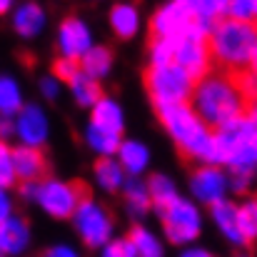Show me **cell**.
<instances>
[{
    "label": "cell",
    "instance_id": "cell-41",
    "mask_svg": "<svg viewBox=\"0 0 257 257\" xmlns=\"http://www.w3.org/2000/svg\"><path fill=\"white\" fill-rule=\"evenodd\" d=\"M15 138V122H13V117H3L0 115V140L3 143H10Z\"/></svg>",
    "mask_w": 257,
    "mask_h": 257
},
{
    "label": "cell",
    "instance_id": "cell-45",
    "mask_svg": "<svg viewBox=\"0 0 257 257\" xmlns=\"http://www.w3.org/2000/svg\"><path fill=\"white\" fill-rule=\"evenodd\" d=\"M13 8H15V3H10V0H0V15H10Z\"/></svg>",
    "mask_w": 257,
    "mask_h": 257
},
{
    "label": "cell",
    "instance_id": "cell-9",
    "mask_svg": "<svg viewBox=\"0 0 257 257\" xmlns=\"http://www.w3.org/2000/svg\"><path fill=\"white\" fill-rule=\"evenodd\" d=\"M210 30L192 23L177 40H175V65L182 68L195 83L212 73V55H210Z\"/></svg>",
    "mask_w": 257,
    "mask_h": 257
},
{
    "label": "cell",
    "instance_id": "cell-1",
    "mask_svg": "<svg viewBox=\"0 0 257 257\" xmlns=\"http://www.w3.org/2000/svg\"><path fill=\"white\" fill-rule=\"evenodd\" d=\"M250 92L245 90L242 78L230 75V73H210L202 80L195 83L190 107L200 115V120L217 130L247 112L250 105Z\"/></svg>",
    "mask_w": 257,
    "mask_h": 257
},
{
    "label": "cell",
    "instance_id": "cell-38",
    "mask_svg": "<svg viewBox=\"0 0 257 257\" xmlns=\"http://www.w3.org/2000/svg\"><path fill=\"white\" fill-rule=\"evenodd\" d=\"M13 215H15V195H13V190L0 187V225L5 220H10Z\"/></svg>",
    "mask_w": 257,
    "mask_h": 257
},
{
    "label": "cell",
    "instance_id": "cell-19",
    "mask_svg": "<svg viewBox=\"0 0 257 257\" xmlns=\"http://www.w3.org/2000/svg\"><path fill=\"white\" fill-rule=\"evenodd\" d=\"M13 163H15V175L18 182H40L48 177V158L43 150L33 148H13Z\"/></svg>",
    "mask_w": 257,
    "mask_h": 257
},
{
    "label": "cell",
    "instance_id": "cell-3",
    "mask_svg": "<svg viewBox=\"0 0 257 257\" xmlns=\"http://www.w3.org/2000/svg\"><path fill=\"white\" fill-rule=\"evenodd\" d=\"M207 43L212 63L220 65L222 73L227 70L230 75H245L257 53V28L255 23H237L225 18L210 30Z\"/></svg>",
    "mask_w": 257,
    "mask_h": 257
},
{
    "label": "cell",
    "instance_id": "cell-14",
    "mask_svg": "<svg viewBox=\"0 0 257 257\" xmlns=\"http://www.w3.org/2000/svg\"><path fill=\"white\" fill-rule=\"evenodd\" d=\"M48 23H50L48 10L35 0L18 3L10 13V28L20 40H38L48 30Z\"/></svg>",
    "mask_w": 257,
    "mask_h": 257
},
{
    "label": "cell",
    "instance_id": "cell-44",
    "mask_svg": "<svg viewBox=\"0 0 257 257\" xmlns=\"http://www.w3.org/2000/svg\"><path fill=\"white\" fill-rule=\"evenodd\" d=\"M240 78H242V83H245V90L250 92V97H252V95L257 97V78H252L250 73H247V78H245V75H240Z\"/></svg>",
    "mask_w": 257,
    "mask_h": 257
},
{
    "label": "cell",
    "instance_id": "cell-28",
    "mask_svg": "<svg viewBox=\"0 0 257 257\" xmlns=\"http://www.w3.org/2000/svg\"><path fill=\"white\" fill-rule=\"evenodd\" d=\"M145 180H148V190H150L155 210L168 207L170 202H175L180 197V187H177V182L172 180L168 172H150Z\"/></svg>",
    "mask_w": 257,
    "mask_h": 257
},
{
    "label": "cell",
    "instance_id": "cell-30",
    "mask_svg": "<svg viewBox=\"0 0 257 257\" xmlns=\"http://www.w3.org/2000/svg\"><path fill=\"white\" fill-rule=\"evenodd\" d=\"M237 222H240V232L245 235L247 242L257 240V197L247 195L237 202Z\"/></svg>",
    "mask_w": 257,
    "mask_h": 257
},
{
    "label": "cell",
    "instance_id": "cell-7",
    "mask_svg": "<svg viewBox=\"0 0 257 257\" xmlns=\"http://www.w3.org/2000/svg\"><path fill=\"white\" fill-rule=\"evenodd\" d=\"M85 200V190L80 182L75 180H63V177H45L38 182V192H35V205L40 207V212H45V217L50 220H73L78 205Z\"/></svg>",
    "mask_w": 257,
    "mask_h": 257
},
{
    "label": "cell",
    "instance_id": "cell-42",
    "mask_svg": "<svg viewBox=\"0 0 257 257\" xmlns=\"http://www.w3.org/2000/svg\"><path fill=\"white\" fill-rule=\"evenodd\" d=\"M177 257H215L212 255V250H207V247H202V245H190V247H182Z\"/></svg>",
    "mask_w": 257,
    "mask_h": 257
},
{
    "label": "cell",
    "instance_id": "cell-6",
    "mask_svg": "<svg viewBox=\"0 0 257 257\" xmlns=\"http://www.w3.org/2000/svg\"><path fill=\"white\" fill-rule=\"evenodd\" d=\"M145 90H148L155 110H168V107H177V105H190L195 80L182 68L170 63V65L148 68Z\"/></svg>",
    "mask_w": 257,
    "mask_h": 257
},
{
    "label": "cell",
    "instance_id": "cell-22",
    "mask_svg": "<svg viewBox=\"0 0 257 257\" xmlns=\"http://www.w3.org/2000/svg\"><path fill=\"white\" fill-rule=\"evenodd\" d=\"M127 182V175L120 168V163L115 158H102V160H95L92 165V185L105 192V195H117L122 192Z\"/></svg>",
    "mask_w": 257,
    "mask_h": 257
},
{
    "label": "cell",
    "instance_id": "cell-24",
    "mask_svg": "<svg viewBox=\"0 0 257 257\" xmlns=\"http://www.w3.org/2000/svg\"><path fill=\"white\" fill-rule=\"evenodd\" d=\"M78 65H80V73H85L87 78L102 83L105 78H110V73L115 68V55H112V50L107 45H97L95 43L83 55V60Z\"/></svg>",
    "mask_w": 257,
    "mask_h": 257
},
{
    "label": "cell",
    "instance_id": "cell-26",
    "mask_svg": "<svg viewBox=\"0 0 257 257\" xmlns=\"http://www.w3.org/2000/svg\"><path fill=\"white\" fill-rule=\"evenodd\" d=\"M25 90L23 83L13 73H0V115L3 117H15L23 105H25Z\"/></svg>",
    "mask_w": 257,
    "mask_h": 257
},
{
    "label": "cell",
    "instance_id": "cell-13",
    "mask_svg": "<svg viewBox=\"0 0 257 257\" xmlns=\"http://www.w3.org/2000/svg\"><path fill=\"white\" fill-rule=\"evenodd\" d=\"M190 25H192L190 0H168L158 5L150 18L153 38H163V40H177Z\"/></svg>",
    "mask_w": 257,
    "mask_h": 257
},
{
    "label": "cell",
    "instance_id": "cell-23",
    "mask_svg": "<svg viewBox=\"0 0 257 257\" xmlns=\"http://www.w3.org/2000/svg\"><path fill=\"white\" fill-rule=\"evenodd\" d=\"M83 143H85V148L90 153H95L97 160H102V158H115L117 155L120 143H122V135L87 122L85 127H83Z\"/></svg>",
    "mask_w": 257,
    "mask_h": 257
},
{
    "label": "cell",
    "instance_id": "cell-15",
    "mask_svg": "<svg viewBox=\"0 0 257 257\" xmlns=\"http://www.w3.org/2000/svg\"><path fill=\"white\" fill-rule=\"evenodd\" d=\"M33 245V227L23 215H13L0 225V257H20Z\"/></svg>",
    "mask_w": 257,
    "mask_h": 257
},
{
    "label": "cell",
    "instance_id": "cell-20",
    "mask_svg": "<svg viewBox=\"0 0 257 257\" xmlns=\"http://www.w3.org/2000/svg\"><path fill=\"white\" fill-rule=\"evenodd\" d=\"M87 122H92V125H97V127H105V130H112V133L122 135V133H125V122H127V117H125V107H122V102H120L117 97H112V95H102V97L92 105V110H90V120H87Z\"/></svg>",
    "mask_w": 257,
    "mask_h": 257
},
{
    "label": "cell",
    "instance_id": "cell-34",
    "mask_svg": "<svg viewBox=\"0 0 257 257\" xmlns=\"http://www.w3.org/2000/svg\"><path fill=\"white\" fill-rule=\"evenodd\" d=\"M63 83L53 75V73H45L38 78V95L45 100V102H58L60 95H63Z\"/></svg>",
    "mask_w": 257,
    "mask_h": 257
},
{
    "label": "cell",
    "instance_id": "cell-8",
    "mask_svg": "<svg viewBox=\"0 0 257 257\" xmlns=\"http://www.w3.org/2000/svg\"><path fill=\"white\" fill-rule=\"evenodd\" d=\"M73 230L78 240L85 245L87 250H102L112 237H115V217L112 212L95 197L85 195V200L78 205L73 215Z\"/></svg>",
    "mask_w": 257,
    "mask_h": 257
},
{
    "label": "cell",
    "instance_id": "cell-12",
    "mask_svg": "<svg viewBox=\"0 0 257 257\" xmlns=\"http://www.w3.org/2000/svg\"><path fill=\"white\" fill-rule=\"evenodd\" d=\"M13 122H15V140L20 148L43 150L48 145L53 122H50L48 110L40 102H25L23 110L13 117Z\"/></svg>",
    "mask_w": 257,
    "mask_h": 257
},
{
    "label": "cell",
    "instance_id": "cell-35",
    "mask_svg": "<svg viewBox=\"0 0 257 257\" xmlns=\"http://www.w3.org/2000/svg\"><path fill=\"white\" fill-rule=\"evenodd\" d=\"M100 257H138L135 255V250H133V242L127 240V235L125 237H112L102 250H100Z\"/></svg>",
    "mask_w": 257,
    "mask_h": 257
},
{
    "label": "cell",
    "instance_id": "cell-33",
    "mask_svg": "<svg viewBox=\"0 0 257 257\" xmlns=\"http://www.w3.org/2000/svg\"><path fill=\"white\" fill-rule=\"evenodd\" d=\"M257 0H227V18L237 23H252L255 20Z\"/></svg>",
    "mask_w": 257,
    "mask_h": 257
},
{
    "label": "cell",
    "instance_id": "cell-4",
    "mask_svg": "<svg viewBox=\"0 0 257 257\" xmlns=\"http://www.w3.org/2000/svg\"><path fill=\"white\" fill-rule=\"evenodd\" d=\"M217 160L225 170L257 172V135L250 120L242 115L215 130Z\"/></svg>",
    "mask_w": 257,
    "mask_h": 257
},
{
    "label": "cell",
    "instance_id": "cell-46",
    "mask_svg": "<svg viewBox=\"0 0 257 257\" xmlns=\"http://www.w3.org/2000/svg\"><path fill=\"white\" fill-rule=\"evenodd\" d=\"M250 75L257 78V53H255V58H252V65H250Z\"/></svg>",
    "mask_w": 257,
    "mask_h": 257
},
{
    "label": "cell",
    "instance_id": "cell-37",
    "mask_svg": "<svg viewBox=\"0 0 257 257\" xmlns=\"http://www.w3.org/2000/svg\"><path fill=\"white\" fill-rule=\"evenodd\" d=\"M78 70H80V65H78V63H73V60H63V58H55V63H53V70H50V73H53L63 85H68Z\"/></svg>",
    "mask_w": 257,
    "mask_h": 257
},
{
    "label": "cell",
    "instance_id": "cell-31",
    "mask_svg": "<svg viewBox=\"0 0 257 257\" xmlns=\"http://www.w3.org/2000/svg\"><path fill=\"white\" fill-rule=\"evenodd\" d=\"M0 187L13 190L18 187V175H15V163H13V145L0 140Z\"/></svg>",
    "mask_w": 257,
    "mask_h": 257
},
{
    "label": "cell",
    "instance_id": "cell-32",
    "mask_svg": "<svg viewBox=\"0 0 257 257\" xmlns=\"http://www.w3.org/2000/svg\"><path fill=\"white\" fill-rule=\"evenodd\" d=\"M148 58H150V68L170 65L172 60H175V40L153 38L150 40V48H148Z\"/></svg>",
    "mask_w": 257,
    "mask_h": 257
},
{
    "label": "cell",
    "instance_id": "cell-39",
    "mask_svg": "<svg viewBox=\"0 0 257 257\" xmlns=\"http://www.w3.org/2000/svg\"><path fill=\"white\" fill-rule=\"evenodd\" d=\"M43 257H83V255H80V250H78L75 245H70V242H55V245H50V247L45 250Z\"/></svg>",
    "mask_w": 257,
    "mask_h": 257
},
{
    "label": "cell",
    "instance_id": "cell-36",
    "mask_svg": "<svg viewBox=\"0 0 257 257\" xmlns=\"http://www.w3.org/2000/svg\"><path fill=\"white\" fill-rule=\"evenodd\" d=\"M227 177H230V192H237L242 197H245V192H250L252 180H255L252 172H240V170H227Z\"/></svg>",
    "mask_w": 257,
    "mask_h": 257
},
{
    "label": "cell",
    "instance_id": "cell-10",
    "mask_svg": "<svg viewBox=\"0 0 257 257\" xmlns=\"http://www.w3.org/2000/svg\"><path fill=\"white\" fill-rule=\"evenodd\" d=\"M187 197L200 207H215L230 200V177L222 165H197L187 177Z\"/></svg>",
    "mask_w": 257,
    "mask_h": 257
},
{
    "label": "cell",
    "instance_id": "cell-43",
    "mask_svg": "<svg viewBox=\"0 0 257 257\" xmlns=\"http://www.w3.org/2000/svg\"><path fill=\"white\" fill-rule=\"evenodd\" d=\"M245 117L250 120V125H252V130H255L257 135V97L250 100V105H247V112H245Z\"/></svg>",
    "mask_w": 257,
    "mask_h": 257
},
{
    "label": "cell",
    "instance_id": "cell-40",
    "mask_svg": "<svg viewBox=\"0 0 257 257\" xmlns=\"http://www.w3.org/2000/svg\"><path fill=\"white\" fill-rule=\"evenodd\" d=\"M35 192H38V182H18V197L25 202H35Z\"/></svg>",
    "mask_w": 257,
    "mask_h": 257
},
{
    "label": "cell",
    "instance_id": "cell-17",
    "mask_svg": "<svg viewBox=\"0 0 257 257\" xmlns=\"http://www.w3.org/2000/svg\"><path fill=\"white\" fill-rule=\"evenodd\" d=\"M115 160L120 163V168L125 170L127 177H145V172H150L153 150L148 143H143L138 138H122Z\"/></svg>",
    "mask_w": 257,
    "mask_h": 257
},
{
    "label": "cell",
    "instance_id": "cell-47",
    "mask_svg": "<svg viewBox=\"0 0 257 257\" xmlns=\"http://www.w3.org/2000/svg\"><path fill=\"white\" fill-rule=\"evenodd\" d=\"M237 257H252V255H250V252H240Z\"/></svg>",
    "mask_w": 257,
    "mask_h": 257
},
{
    "label": "cell",
    "instance_id": "cell-16",
    "mask_svg": "<svg viewBox=\"0 0 257 257\" xmlns=\"http://www.w3.org/2000/svg\"><path fill=\"white\" fill-rule=\"evenodd\" d=\"M210 212V222L215 225V230L222 235V240L237 250H245L250 242L245 240V235L240 232V222H237V202L225 200L215 207L207 210Z\"/></svg>",
    "mask_w": 257,
    "mask_h": 257
},
{
    "label": "cell",
    "instance_id": "cell-27",
    "mask_svg": "<svg viewBox=\"0 0 257 257\" xmlns=\"http://www.w3.org/2000/svg\"><path fill=\"white\" fill-rule=\"evenodd\" d=\"M68 92H70V97H73V102L78 105V107H83V110H92V105L105 95L102 92V85L97 83V80H92V78H87L85 73H75L73 75V80L68 83Z\"/></svg>",
    "mask_w": 257,
    "mask_h": 257
},
{
    "label": "cell",
    "instance_id": "cell-18",
    "mask_svg": "<svg viewBox=\"0 0 257 257\" xmlns=\"http://www.w3.org/2000/svg\"><path fill=\"white\" fill-rule=\"evenodd\" d=\"M107 25L117 40H133L143 30V13L135 3H115L107 13Z\"/></svg>",
    "mask_w": 257,
    "mask_h": 257
},
{
    "label": "cell",
    "instance_id": "cell-5",
    "mask_svg": "<svg viewBox=\"0 0 257 257\" xmlns=\"http://www.w3.org/2000/svg\"><path fill=\"white\" fill-rule=\"evenodd\" d=\"M158 217H160V227L165 232V242H170L180 250L197 245V240L205 230V212L187 195H180L168 207L158 210Z\"/></svg>",
    "mask_w": 257,
    "mask_h": 257
},
{
    "label": "cell",
    "instance_id": "cell-2",
    "mask_svg": "<svg viewBox=\"0 0 257 257\" xmlns=\"http://www.w3.org/2000/svg\"><path fill=\"white\" fill-rule=\"evenodd\" d=\"M158 117H160V125L168 133V138L187 160H192L197 165H220L215 130L207 127L190 105L158 110Z\"/></svg>",
    "mask_w": 257,
    "mask_h": 257
},
{
    "label": "cell",
    "instance_id": "cell-11",
    "mask_svg": "<svg viewBox=\"0 0 257 257\" xmlns=\"http://www.w3.org/2000/svg\"><path fill=\"white\" fill-rule=\"evenodd\" d=\"M95 45L92 25L83 15H65L55 28V50L58 58L80 63L83 55Z\"/></svg>",
    "mask_w": 257,
    "mask_h": 257
},
{
    "label": "cell",
    "instance_id": "cell-21",
    "mask_svg": "<svg viewBox=\"0 0 257 257\" xmlns=\"http://www.w3.org/2000/svg\"><path fill=\"white\" fill-rule=\"evenodd\" d=\"M122 205L127 210V215L133 220H145L155 207H153V197H150V190H148V180L145 177H127L125 187H122Z\"/></svg>",
    "mask_w": 257,
    "mask_h": 257
},
{
    "label": "cell",
    "instance_id": "cell-25",
    "mask_svg": "<svg viewBox=\"0 0 257 257\" xmlns=\"http://www.w3.org/2000/svg\"><path fill=\"white\" fill-rule=\"evenodd\" d=\"M127 240L133 242V250L138 257H168L165 240L145 222H135L133 230L127 232Z\"/></svg>",
    "mask_w": 257,
    "mask_h": 257
},
{
    "label": "cell",
    "instance_id": "cell-29",
    "mask_svg": "<svg viewBox=\"0 0 257 257\" xmlns=\"http://www.w3.org/2000/svg\"><path fill=\"white\" fill-rule=\"evenodd\" d=\"M192 23L205 30H212L220 20L227 18V0H190Z\"/></svg>",
    "mask_w": 257,
    "mask_h": 257
}]
</instances>
